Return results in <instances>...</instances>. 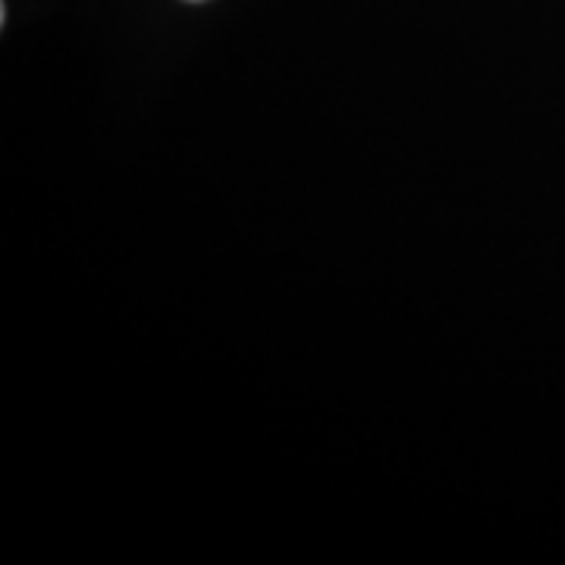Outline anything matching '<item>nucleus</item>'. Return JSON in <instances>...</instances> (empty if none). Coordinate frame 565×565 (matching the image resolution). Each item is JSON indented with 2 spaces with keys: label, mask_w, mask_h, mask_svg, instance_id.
Here are the masks:
<instances>
[{
  "label": "nucleus",
  "mask_w": 565,
  "mask_h": 565,
  "mask_svg": "<svg viewBox=\"0 0 565 565\" xmlns=\"http://www.w3.org/2000/svg\"><path fill=\"white\" fill-rule=\"evenodd\" d=\"M189 3H202V0H189Z\"/></svg>",
  "instance_id": "obj_1"
}]
</instances>
